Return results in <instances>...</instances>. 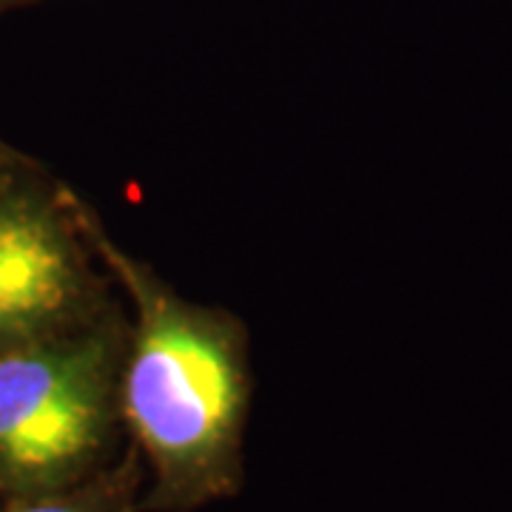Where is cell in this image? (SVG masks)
I'll return each mask as SVG.
<instances>
[{"mask_svg":"<svg viewBox=\"0 0 512 512\" xmlns=\"http://www.w3.org/2000/svg\"><path fill=\"white\" fill-rule=\"evenodd\" d=\"M111 259L137 302L120 396L128 427L168 501L220 493L234 467L245 404L237 345L217 316L174 299L123 254L111 251Z\"/></svg>","mask_w":512,"mask_h":512,"instance_id":"cell-1","label":"cell"},{"mask_svg":"<svg viewBox=\"0 0 512 512\" xmlns=\"http://www.w3.org/2000/svg\"><path fill=\"white\" fill-rule=\"evenodd\" d=\"M114 356L106 336L37 333L0 348V493L80 484L109 436Z\"/></svg>","mask_w":512,"mask_h":512,"instance_id":"cell-2","label":"cell"},{"mask_svg":"<svg viewBox=\"0 0 512 512\" xmlns=\"http://www.w3.org/2000/svg\"><path fill=\"white\" fill-rule=\"evenodd\" d=\"M77 296V265L52 214L32 202L0 205V348L37 333Z\"/></svg>","mask_w":512,"mask_h":512,"instance_id":"cell-3","label":"cell"},{"mask_svg":"<svg viewBox=\"0 0 512 512\" xmlns=\"http://www.w3.org/2000/svg\"><path fill=\"white\" fill-rule=\"evenodd\" d=\"M134 493L131 467L55 493L12 498L6 512H128Z\"/></svg>","mask_w":512,"mask_h":512,"instance_id":"cell-4","label":"cell"}]
</instances>
